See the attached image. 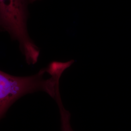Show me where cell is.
Listing matches in <instances>:
<instances>
[{
  "label": "cell",
  "mask_w": 131,
  "mask_h": 131,
  "mask_svg": "<svg viewBox=\"0 0 131 131\" xmlns=\"http://www.w3.org/2000/svg\"><path fill=\"white\" fill-rule=\"evenodd\" d=\"M56 101L60 111L62 131H73L70 126V113L64 107L61 101V97H57L56 99Z\"/></svg>",
  "instance_id": "cell-3"
},
{
  "label": "cell",
  "mask_w": 131,
  "mask_h": 131,
  "mask_svg": "<svg viewBox=\"0 0 131 131\" xmlns=\"http://www.w3.org/2000/svg\"><path fill=\"white\" fill-rule=\"evenodd\" d=\"M38 1V0H29V3H32L35 2V1Z\"/></svg>",
  "instance_id": "cell-4"
},
{
  "label": "cell",
  "mask_w": 131,
  "mask_h": 131,
  "mask_svg": "<svg viewBox=\"0 0 131 131\" xmlns=\"http://www.w3.org/2000/svg\"><path fill=\"white\" fill-rule=\"evenodd\" d=\"M74 61L65 62L53 61L47 66L51 77L44 79L47 68L42 69L35 75L19 77L0 71V116L4 117L8 108L24 95L38 91H43L54 99L59 90V80L65 70Z\"/></svg>",
  "instance_id": "cell-1"
},
{
  "label": "cell",
  "mask_w": 131,
  "mask_h": 131,
  "mask_svg": "<svg viewBox=\"0 0 131 131\" xmlns=\"http://www.w3.org/2000/svg\"><path fill=\"white\" fill-rule=\"evenodd\" d=\"M29 0H0V24L11 38L19 42L28 65L38 61L39 49L30 38L27 28Z\"/></svg>",
  "instance_id": "cell-2"
}]
</instances>
